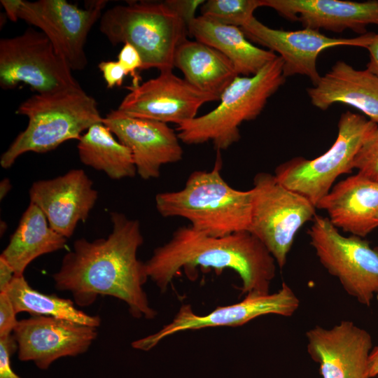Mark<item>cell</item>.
<instances>
[{
    "label": "cell",
    "instance_id": "cell-1",
    "mask_svg": "<svg viewBox=\"0 0 378 378\" xmlns=\"http://www.w3.org/2000/svg\"><path fill=\"white\" fill-rule=\"evenodd\" d=\"M112 231L105 238L76 240L52 274L55 288L70 292L79 307L108 295L127 304L135 318L153 319L158 312L143 288L148 279L145 262L137 258L144 243L140 223L118 212L111 214Z\"/></svg>",
    "mask_w": 378,
    "mask_h": 378
},
{
    "label": "cell",
    "instance_id": "cell-2",
    "mask_svg": "<svg viewBox=\"0 0 378 378\" xmlns=\"http://www.w3.org/2000/svg\"><path fill=\"white\" fill-rule=\"evenodd\" d=\"M276 265L266 246L248 230L212 237L190 225L179 227L145 262L148 279L162 293L167 291L181 270L195 279L196 269L200 267L218 273L225 269L234 270L241 280V291L244 295L270 293Z\"/></svg>",
    "mask_w": 378,
    "mask_h": 378
},
{
    "label": "cell",
    "instance_id": "cell-3",
    "mask_svg": "<svg viewBox=\"0 0 378 378\" xmlns=\"http://www.w3.org/2000/svg\"><path fill=\"white\" fill-rule=\"evenodd\" d=\"M210 171H195L183 189L156 195L155 207L163 217H181L195 230L223 237L248 230L251 216V189L231 187L220 174V151Z\"/></svg>",
    "mask_w": 378,
    "mask_h": 378
},
{
    "label": "cell",
    "instance_id": "cell-4",
    "mask_svg": "<svg viewBox=\"0 0 378 378\" xmlns=\"http://www.w3.org/2000/svg\"><path fill=\"white\" fill-rule=\"evenodd\" d=\"M15 113L27 116L28 124L1 155L4 169L25 153H43L66 141L79 140L83 132L103 121L97 102L80 85L36 93L22 102Z\"/></svg>",
    "mask_w": 378,
    "mask_h": 378
},
{
    "label": "cell",
    "instance_id": "cell-5",
    "mask_svg": "<svg viewBox=\"0 0 378 378\" xmlns=\"http://www.w3.org/2000/svg\"><path fill=\"white\" fill-rule=\"evenodd\" d=\"M285 80L279 56L255 75L237 76L223 92L215 108L177 125L180 141L188 145L211 141L217 151L227 149L240 139L241 123L255 120Z\"/></svg>",
    "mask_w": 378,
    "mask_h": 378
},
{
    "label": "cell",
    "instance_id": "cell-6",
    "mask_svg": "<svg viewBox=\"0 0 378 378\" xmlns=\"http://www.w3.org/2000/svg\"><path fill=\"white\" fill-rule=\"evenodd\" d=\"M99 29L113 45L134 47L141 57V70L160 72L173 69L176 48L189 35L187 25L164 1L111 7L102 13Z\"/></svg>",
    "mask_w": 378,
    "mask_h": 378
},
{
    "label": "cell",
    "instance_id": "cell-7",
    "mask_svg": "<svg viewBox=\"0 0 378 378\" xmlns=\"http://www.w3.org/2000/svg\"><path fill=\"white\" fill-rule=\"evenodd\" d=\"M338 133L332 146L321 155L308 160L294 158L275 169L276 179L307 198L316 207L340 175L354 169V159L377 124L349 111L341 114Z\"/></svg>",
    "mask_w": 378,
    "mask_h": 378
},
{
    "label": "cell",
    "instance_id": "cell-8",
    "mask_svg": "<svg viewBox=\"0 0 378 378\" xmlns=\"http://www.w3.org/2000/svg\"><path fill=\"white\" fill-rule=\"evenodd\" d=\"M251 191L248 231L266 246L282 269L298 232L307 222L313 220L316 207L266 172L255 175Z\"/></svg>",
    "mask_w": 378,
    "mask_h": 378
},
{
    "label": "cell",
    "instance_id": "cell-9",
    "mask_svg": "<svg viewBox=\"0 0 378 378\" xmlns=\"http://www.w3.org/2000/svg\"><path fill=\"white\" fill-rule=\"evenodd\" d=\"M312 221L308 234L321 264L349 295L370 307L378 298V246L358 236H344L328 217L316 215Z\"/></svg>",
    "mask_w": 378,
    "mask_h": 378
},
{
    "label": "cell",
    "instance_id": "cell-10",
    "mask_svg": "<svg viewBox=\"0 0 378 378\" xmlns=\"http://www.w3.org/2000/svg\"><path fill=\"white\" fill-rule=\"evenodd\" d=\"M25 83L38 94L79 86L72 71L41 31L0 40V86L4 90Z\"/></svg>",
    "mask_w": 378,
    "mask_h": 378
},
{
    "label": "cell",
    "instance_id": "cell-11",
    "mask_svg": "<svg viewBox=\"0 0 378 378\" xmlns=\"http://www.w3.org/2000/svg\"><path fill=\"white\" fill-rule=\"evenodd\" d=\"M107 2L88 1L83 8L66 0H22L18 18L44 33L71 71H81L88 65V34Z\"/></svg>",
    "mask_w": 378,
    "mask_h": 378
},
{
    "label": "cell",
    "instance_id": "cell-12",
    "mask_svg": "<svg viewBox=\"0 0 378 378\" xmlns=\"http://www.w3.org/2000/svg\"><path fill=\"white\" fill-rule=\"evenodd\" d=\"M300 300L285 282L274 293H250L235 304L220 306L205 315H197L190 304H183L173 320L154 334L132 342V348L149 351L164 338L176 333L205 328L240 326L259 316L276 314L289 317L298 309Z\"/></svg>",
    "mask_w": 378,
    "mask_h": 378
},
{
    "label": "cell",
    "instance_id": "cell-13",
    "mask_svg": "<svg viewBox=\"0 0 378 378\" xmlns=\"http://www.w3.org/2000/svg\"><path fill=\"white\" fill-rule=\"evenodd\" d=\"M127 89L130 92L117 108L120 112L177 125L196 118L204 104L219 100L176 76L172 70L161 71L157 77Z\"/></svg>",
    "mask_w": 378,
    "mask_h": 378
},
{
    "label": "cell",
    "instance_id": "cell-14",
    "mask_svg": "<svg viewBox=\"0 0 378 378\" xmlns=\"http://www.w3.org/2000/svg\"><path fill=\"white\" fill-rule=\"evenodd\" d=\"M241 29L250 41L279 53L283 60L286 78L295 75L305 76L313 85L321 76L316 61L323 50L342 46L366 48L374 34L368 32L354 38H332L309 28L295 31L272 29L255 17Z\"/></svg>",
    "mask_w": 378,
    "mask_h": 378
},
{
    "label": "cell",
    "instance_id": "cell-15",
    "mask_svg": "<svg viewBox=\"0 0 378 378\" xmlns=\"http://www.w3.org/2000/svg\"><path fill=\"white\" fill-rule=\"evenodd\" d=\"M97 328L46 316L18 321L13 332L21 361L47 370L57 360L85 353L97 337Z\"/></svg>",
    "mask_w": 378,
    "mask_h": 378
},
{
    "label": "cell",
    "instance_id": "cell-16",
    "mask_svg": "<svg viewBox=\"0 0 378 378\" xmlns=\"http://www.w3.org/2000/svg\"><path fill=\"white\" fill-rule=\"evenodd\" d=\"M307 350L322 378H370V334L351 321L330 328L316 326L306 332Z\"/></svg>",
    "mask_w": 378,
    "mask_h": 378
},
{
    "label": "cell",
    "instance_id": "cell-17",
    "mask_svg": "<svg viewBox=\"0 0 378 378\" xmlns=\"http://www.w3.org/2000/svg\"><path fill=\"white\" fill-rule=\"evenodd\" d=\"M102 122L130 150L136 174L144 180L158 178L162 165L183 158L177 133L167 123L130 117L117 109L107 113Z\"/></svg>",
    "mask_w": 378,
    "mask_h": 378
},
{
    "label": "cell",
    "instance_id": "cell-18",
    "mask_svg": "<svg viewBox=\"0 0 378 378\" xmlns=\"http://www.w3.org/2000/svg\"><path fill=\"white\" fill-rule=\"evenodd\" d=\"M29 194L30 202L43 212L50 226L66 239L73 235L80 221L88 218L98 198L93 182L81 169L37 181Z\"/></svg>",
    "mask_w": 378,
    "mask_h": 378
},
{
    "label": "cell",
    "instance_id": "cell-19",
    "mask_svg": "<svg viewBox=\"0 0 378 378\" xmlns=\"http://www.w3.org/2000/svg\"><path fill=\"white\" fill-rule=\"evenodd\" d=\"M269 7L304 28L323 29L341 33L345 29L363 35L370 24L378 25V1L356 2L342 0H260Z\"/></svg>",
    "mask_w": 378,
    "mask_h": 378
},
{
    "label": "cell",
    "instance_id": "cell-20",
    "mask_svg": "<svg viewBox=\"0 0 378 378\" xmlns=\"http://www.w3.org/2000/svg\"><path fill=\"white\" fill-rule=\"evenodd\" d=\"M316 208L337 229L363 238L378 227V182L358 172L335 184Z\"/></svg>",
    "mask_w": 378,
    "mask_h": 378
},
{
    "label": "cell",
    "instance_id": "cell-21",
    "mask_svg": "<svg viewBox=\"0 0 378 378\" xmlns=\"http://www.w3.org/2000/svg\"><path fill=\"white\" fill-rule=\"evenodd\" d=\"M307 92L312 104L320 110L336 103L349 105L378 125V78L367 69L337 61Z\"/></svg>",
    "mask_w": 378,
    "mask_h": 378
},
{
    "label": "cell",
    "instance_id": "cell-22",
    "mask_svg": "<svg viewBox=\"0 0 378 378\" xmlns=\"http://www.w3.org/2000/svg\"><path fill=\"white\" fill-rule=\"evenodd\" d=\"M188 30L196 41L226 56L239 76L255 75L278 56L271 50L253 45L240 27L223 24L201 15L190 23Z\"/></svg>",
    "mask_w": 378,
    "mask_h": 378
},
{
    "label": "cell",
    "instance_id": "cell-23",
    "mask_svg": "<svg viewBox=\"0 0 378 378\" xmlns=\"http://www.w3.org/2000/svg\"><path fill=\"white\" fill-rule=\"evenodd\" d=\"M66 244V238L55 231L43 212L30 202L0 256L12 267L15 276H24L34 259L63 249Z\"/></svg>",
    "mask_w": 378,
    "mask_h": 378
},
{
    "label": "cell",
    "instance_id": "cell-24",
    "mask_svg": "<svg viewBox=\"0 0 378 378\" xmlns=\"http://www.w3.org/2000/svg\"><path fill=\"white\" fill-rule=\"evenodd\" d=\"M174 66L196 88L220 98L239 76L230 60L218 50L198 41H183L176 48Z\"/></svg>",
    "mask_w": 378,
    "mask_h": 378
},
{
    "label": "cell",
    "instance_id": "cell-25",
    "mask_svg": "<svg viewBox=\"0 0 378 378\" xmlns=\"http://www.w3.org/2000/svg\"><path fill=\"white\" fill-rule=\"evenodd\" d=\"M77 148L82 163L104 172L110 178L119 180L136 174L130 150L116 140L103 122L91 126L83 134Z\"/></svg>",
    "mask_w": 378,
    "mask_h": 378
},
{
    "label": "cell",
    "instance_id": "cell-26",
    "mask_svg": "<svg viewBox=\"0 0 378 378\" xmlns=\"http://www.w3.org/2000/svg\"><path fill=\"white\" fill-rule=\"evenodd\" d=\"M5 292L17 314L27 312L31 316H52L94 328L100 326L99 316L90 315L80 310L71 300L34 289L24 276L15 275Z\"/></svg>",
    "mask_w": 378,
    "mask_h": 378
},
{
    "label": "cell",
    "instance_id": "cell-27",
    "mask_svg": "<svg viewBox=\"0 0 378 378\" xmlns=\"http://www.w3.org/2000/svg\"><path fill=\"white\" fill-rule=\"evenodd\" d=\"M261 7L260 0H208L200 7L201 15L217 22L243 27Z\"/></svg>",
    "mask_w": 378,
    "mask_h": 378
},
{
    "label": "cell",
    "instance_id": "cell-28",
    "mask_svg": "<svg viewBox=\"0 0 378 378\" xmlns=\"http://www.w3.org/2000/svg\"><path fill=\"white\" fill-rule=\"evenodd\" d=\"M353 167L358 173L378 182V125L358 150Z\"/></svg>",
    "mask_w": 378,
    "mask_h": 378
},
{
    "label": "cell",
    "instance_id": "cell-29",
    "mask_svg": "<svg viewBox=\"0 0 378 378\" xmlns=\"http://www.w3.org/2000/svg\"><path fill=\"white\" fill-rule=\"evenodd\" d=\"M118 62L122 66L126 74L132 77V85L139 84L140 77L136 70H141L142 59L138 50L129 43L123 44L118 55Z\"/></svg>",
    "mask_w": 378,
    "mask_h": 378
},
{
    "label": "cell",
    "instance_id": "cell-30",
    "mask_svg": "<svg viewBox=\"0 0 378 378\" xmlns=\"http://www.w3.org/2000/svg\"><path fill=\"white\" fill-rule=\"evenodd\" d=\"M17 313L6 292L0 293V338L13 335L18 323Z\"/></svg>",
    "mask_w": 378,
    "mask_h": 378
},
{
    "label": "cell",
    "instance_id": "cell-31",
    "mask_svg": "<svg viewBox=\"0 0 378 378\" xmlns=\"http://www.w3.org/2000/svg\"><path fill=\"white\" fill-rule=\"evenodd\" d=\"M18 351L13 335L0 338V378H21L11 367V356Z\"/></svg>",
    "mask_w": 378,
    "mask_h": 378
},
{
    "label": "cell",
    "instance_id": "cell-32",
    "mask_svg": "<svg viewBox=\"0 0 378 378\" xmlns=\"http://www.w3.org/2000/svg\"><path fill=\"white\" fill-rule=\"evenodd\" d=\"M164 1L185 22L187 27L197 17L195 13L198 8L205 2L204 0H166Z\"/></svg>",
    "mask_w": 378,
    "mask_h": 378
},
{
    "label": "cell",
    "instance_id": "cell-33",
    "mask_svg": "<svg viewBox=\"0 0 378 378\" xmlns=\"http://www.w3.org/2000/svg\"><path fill=\"white\" fill-rule=\"evenodd\" d=\"M98 68L102 73L108 88L120 87L127 76L122 66L118 61H103L99 63Z\"/></svg>",
    "mask_w": 378,
    "mask_h": 378
},
{
    "label": "cell",
    "instance_id": "cell-34",
    "mask_svg": "<svg viewBox=\"0 0 378 378\" xmlns=\"http://www.w3.org/2000/svg\"><path fill=\"white\" fill-rule=\"evenodd\" d=\"M366 49L369 52L367 69L378 78V33L374 34Z\"/></svg>",
    "mask_w": 378,
    "mask_h": 378
},
{
    "label": "cell",
    "instance_id": "cell-35",
    "mask_svg": "<svg viewBox=\"0 0 378 378\" xmlns=\"http://www.w3.org/2000/svg\"><path fill=\"white\" fill-rule=\"evenodd\" d=\"M14 276L12 267L0 256V293L5 292Z\"/></svg>",
    "mask_w": 378,
    "mask_h": 378
},
{
    "label": "cell",
    "instance_id": "cell-36",
    "mask_svg": "<svg viewBox=\"0 0 378 378\" xmlns=\"http://www.w3.org/2000/svg\"><path fill=\"white\" fill-rule=\"evenodd\" d=\"M22 0H1V4L4 6L7 17L12 22H17L19 19L18 13Z\"/></svg>",
    "mask_w": 378,
    "mask_h": 378
},
{
    "label": "cell",
    "instance_id": "cell-37",
    "mask_svg": "<svg viewBox=\"0 0 378 378\" xmlns=\"http://www.w3.org/2000/svg\"><path fill=\"white\" fill-rule=\"evenodd\" d=\"M368 365L370 378L376 377L378 375V344L370 351Z\"/></svg>",
    "mask_w": 378,
    "mask_h": 378
},
{
    "label": "cell",
    "instance_id": "cell-38",
    "mask_svg": "<svg viewBox=\"0 0 378 378\" xmlns=\"http://www.w3.org/2000/svg\"><path fill=\"white\" fill-rule=\"evenodd\" d=\"M11 189V183L8 178H4L0 183V199L3 200Z\"/></svg>",
    "mask_w": 378,
    "mask_h": 378
},
{
    "label": "cell",
    "instance_id": "cell-39",
    "mask_svg": "<svg viewBox=\"0 0 378 378\" xmlns=\"http://www.w3.org/2000/svg\"><path fill=\"white\" fill-rule=\"evenodd\" d=\"M7 225L4 221L1 222V234H4L5 232V230L7 228Z\"/></svg>",
    "mask_w": 378,
    "mask_h": 378
},
{
    "label": "cell",
    "instance_id": "cell-40",
    "mask_svg": "<svg viewBox=\"0 0 378 378\" xmlns=\"http://www.w3.org/2000/svg\"><path fill=\"white\" fill-rule=\"evenodd\" d=\"M376 378H378V375L376 377Z\"/></svg>",
    "mask_w": 378,
    "mask_h": 378
}]
</instances>
